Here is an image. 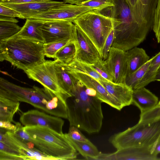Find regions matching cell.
Listing matches in <instances>:
<instances>
[{"label":"cell","instance_id":"obj_1","mask_svg":"<svg viewBox=\"0 0 160 160\" xmlns=\"http://www.w3.org/2000/svg\"><path fill=\"white\" fill-rule=\"evenodd\" d=\"M66 100L68 119L70 126H74L89 133L100 130L103 116L102 102L88 94L85 86L78 80Z\"/></svg>","mask_w":160,"mask_h":160},{"label":"cell","instance_id":"obj_2","mask_svg":"<svg viewBox=\"0 0 160 160\" xmlns=\"http://www.w3.org/2000/svg\"><path fill=\"white\" fill-rule=\"evenodd\" d=\"M113 1L111 18L114 38L111 47L127 51L143 41L150 28L136 21L126 0Z\"/></svg>","mask_w":160,"mask_h":160},{"label":"cell","instance_id":"obj_3","mask_svg":"<svg viewBox=\"0 0 160 160\" xmlns=\"http://www.w3.org/2000/svg\"><path fill=\"white\" fill-rule=\"evenodd\" d=\"M0 88L19 102L29 103L50 115L68 119L66 101L44 88L22 87L0 78Z\"/></svg>","mask_w":160,"mask_h":160},{"label":"cell","instance_id":"obj_4","mask_svg":"<svg viewBox=\"0 0 160 160\" xmlns=\"http://www.w3.org/2000/svg\"><path fill=\"white\" fill-rule=\"evenodd\" d=\"M44 42L14 36L0 41V61L23 71L44 62Z\"/></svg>","mask_w":160,"mask_h":160},{"label":"cell","instance_id":"obj_5","mask_svg":"<svg viewBox=\"0 0 160 160\" xmlns=\"http://www.w3.org/2000/svg\"><path fill=\"white\" fill-rule=\"evenodd\" d=\"M29 141L38 150L53 160L76 159L79 152L66 137L49 128L35 126H24Z\"/></svg>","mask_w":160,"mask_h":160},{"label":"cell","instance_id":"obj_6","mask_svg":"<svg viewBox=\"0 0 160 160\" xmlns=\"http://www.w3.org/2000/svg\"><path fill=\"white\" fill-rule=\"evenodd\" d=\"M160 139V119L139 122L114 134L109 142L117 150L133 147H151Z\"/></svg>","mask_w":160,"mask_h":160},{"label":"cell","instance_id":"obj_7","mask_svg":"<svg viewBox=\"0 0 160 160\" xmlns=\"http://www.w3.org/2000/svg\"><path fill=\"white\" fill-rule=\"evenodd\" d=\"M72 22L91 40L101 56L106 40L113 29L112 19L93 10L82 14Z\"/></svg>","mask_w":160,"mask_h":160},{"label":"cell","instance_id":"obj_8","mask_svg":"<svg viewBox=\"0 0 160 160\" xmlns=\"http://www.w3.org/2000/svg\"><path fill=\"white\" fill-rule=\"evenodd\" d=\"M54 61L45 60L42 63L24 70L29 78L39 82L44 88L66 100L71 95L60 86L54 67Z\"/></svg>","mask_w":160,"mask_h":160},{"label":"cell","instance_id":"obj_9","mask_svg":"<svg viewBox=\"0 0 160 160\" xmlns=\"http://www.w3.org/2000/svg\"><path fill=\"white\" fill-rule=\"evenodd\" d=\"M93 10L92 8L80 5L68 4L63 2L28 18L43 22L53 20H64L73 22L82 14Z\"/></svg>","mask_w":160,"mask_h":160},{"label":"cell","instance_id":"obj_10","mask_svg":"<svg viewBox=\"0 0 160 160\" xmlns=\"http://www.w3.org/2000/svg\"><path fill=\"white\" fill-rule=\"evenodd\" d=\"M44 22L39 29L44 43L65 40L74 41L76 26L72 22L53 20Z\"/></svg>","mask_w":160,"mask_h":160},{"label":"cell","instance_id":"obj_11","mask_svg":"<svg viewBox=\"0 0 160 160\" xmlns=\"http://www.w3.org/2000/svg\"><path fill=\"white\" fill-rule=\"evenodd\" d=\"M20 121L24 126H42L60 134H63L62 127L64 121L61 118L43 111L33 109L23 112L20 115Z\"/></svg>","mask_w":160,"mask_h":160},{"label":"cell","instance_id":"obj_12","mask_svg":"<svg viewBox=\"0 0 160 160\" xmlns=\"http://www.w3.org/2000/svg\"><path fill=\"white\" fill-rule=\"evenodd\" d=\"M74 42L76 53L74 59L91 65L102 60L91 40L75 25Z\"/></svg>","mask_w":160,"mask_h":160},{"label":"cell","instance_id":"obj_13","mask_svg":"<svg viewBox=\"0 0 160 160\" xmlns=\"http://www.w3.org/2000/svg\"><path fill=\"white\" fill-rule=\"evenodd\" d=\"M104 62L111 75L113 82L126 84L127 76L126 51L111 47L108 57Z\"/></svg>","mask_w":160,"mask_h":160},{"label":"cell","instance_id":"obj_14","mask_svg":"<svg viewBox=\"0 0 160 160\" xmlns=\"http://www.w3.org/2000/svg\"><path fill=\"white\" fill-rule=\"evenodd\" d=\"M152 147H130L111 153L100 152L96 160H160V157L152 153Z\"/></svg>","mask_w":160,"mask_h":160},{"label":"cell","instance_id":"obj_15","mask_svg":"<svg viewBox=\"0 0 160 160\" xmlns=\"http://www.w3.org/2000/svg\"><path fill=\"white\" fill-rule=\"evenodd\" d=\"M69 72L85 87L93 89L96 93V97L102 102L105 103L118 110H121L123 108L121 105L109 94L97 80L87 74Z\"/></svg>","mask_w":160,"mask_h":160},{"label":"cell","instance_id":"obj_16","mask_svg":"<svg viewBox=\"0 0 160 160\" xmlns=\"http://www.w3.org/2000/svg\"><path fill=\"white\" fill-rule=\"evenodd\" d=\"M63 2L52 1L50 2H37L21 4L1 2H0V4L18 11L21 13L23 19H27Z\"/></svg>","mask_w":160,"mask_h":160},{"label":"cell","instance_id":"obj_17","mask_svg":"<svg viewBox=\"0 0 160 160\" xmlns=\"http://www.w3.org/2000/svg\"><path fill=\"white\" fill-rule=\"evenodd\" d=\"M98 81L123 108L132 104L133 90L126 84L116 83L107 80Z\"/></svg>","mask_w":160,"mask_h":160},{"label":"cell","instance_id":"obj_18","mask_svg":"<svg viewBox=\"0 0 160 160\" xmlns=\"http://www.w3.org/2000/svg\"><path fill=\"white\" fill-rule=\"evenodd\" d=\"M20 103L4 90L0 88V121L15 123L13 116L19 109Z\"/></svg>","mask_w":160,"mask_h":160},{"label":"cell","instance_id":"obj_19","mask_svg":"<svg viewBox=\"0 0 160 160\" xmlns=\"http://www.w3.org/2000/svg\"><path fill=\"white\" fill-rule=\"evenodd\" d=\"M159 102L158 98L145 87L133 90L132 104L139 108L141 113L154 107Z\"/></svg>","mask_w":160,"mask_h":160},{"label":"cell","instance_id":"obj_20","mask_svg":"<svg viewBox=\"0 0 160 160\" xmlns=\"http://www.w3.org/2000/svg\"><path fill=\"white\" fill-rule=\"evenodd\" d=\"M127 76L129 75L145 64L150 59L145 50L135 47L126 51Z\"/></svg>","mask_w":160,"mask_h":160},{"label":"cell","instance_id":"obj_21","mask_svg":"<svg viewBox=\"0 0 160 160\" xmlns=\"http://www.w3.org/2000/svg\"><path fill=\"white\" fill-rule=\"evenodd\" d=\"M54 67L60 86L71 95V91L78 80L67 70L64 63L55 60Z\"/></svg>","mask_w":160,"mask_h":160},{"label":"cell","instance_id":"obj_22","mask_svg":"<svg viewBox=\"0 0 160 160\" xmlns=\"http://www.w3.org/2000/svg\"><path fill=\"white\" fill-rule=\"evenodd\" d=\"M44 22L36 20L27 18L21 30L14 36L44 43V38L39 29Z\"/></svg>","mask_w":160,"mask_h":160},{"label":"cell","instance_id":"obj_23","mask_svg":"<svg viewBox=\"0 0 160 160\" xmlns=\"http://www.w3.org/2000/svg\"><path fill=\"white\" fill-rule=\"evenodd\" d=\"M65 135L79 153L86 159L96 160L99 155L101 152L91 142H83L75 141L67 137L65 133Z\"/></svg>","mask_w":160,"mask_h":160},{"label":"cell","instance_id":"obj_24","mask_svg":"<svg viewBox=\"0 0 160 160\" xmlns=\"http://www.w3.org/2000/svg\"><path fill=\"white\" fill-rule=\"evenodd\" d=\"M160 66V52L152 58L147 72L134 90L145 87L150 82L155 81V76Z\"/></svg>","mask_w":160,"mask_h":160},{"label":"cell","instance_id":"obj_25","mask_svg":"<svg viewBox=\"0 0 160 160\" xmlns=\"http://www.w3.org/2000/svg\"><path fill=\"white\" fill-rule=\"evenodd\" d=\"M67 70L69 71L80 72L90 75L98 80H107L102 78L89 64L74 59L68 64H65ZM108 81V80H107Z\"/></svg>","mask_w":160,"mask_h":160},{"label":"cell","instance_id":"obj_26","mask_svg":"<svg viewBox=\"0 0 160 160\" xmlns=\"http://www.w3.org/2000/svg\"><path fill=\"white\" fill-rule=\"evenodd\" d=\"M76 53V49L74 42L71 41L56 52L54 58L62 63L68 64L74 59Z\"/></svg>","mask_w":160,"mask_h":160},{"label":"cell","instance_id":"obj_27","mask_svg":"<svg viewBox=\"0 0 160 160\" xmlns=\"http://www.w3.org/2000/svg\"><path fill=\"white\" fill-rule=\"evenodd\" d=\"M152 60V58L132 74L127 76L126 79V84L134 90L147 72Z\"/></svg>","mask_w":160,"mask_h":160},{"label":"cell","instance_id":"obj_28","mask_svg":"<svg viewBox=\"0 0 160 160\" xmlns=\"http://www.w3.org/2000/svg\"><path fill=\"white\" fill-rule=\"evenodd\" d=\"M21 28L16 23L0 21V41L8 39L14 36L20 32Z\"/></svg>","mask_w":160,"mask_h":160},{"label":"cell","instance_id":"obj_29","mask_svg":"<svg viewBox=\"0 0 160 160\" xmlns=\"http://www.w3.org/2000/svg\"><path fill=\"white\" fill-rule=\"evenodd\" d=\"M0 160H25L19 151L0 142Z\"/></svg>","mask_w":160,"mask_h":160},{"label":"cell","instance_id":"obj_30","mask_svg":"<svg viewBox=\"0 0 160 160\" xmlns=\"http://www.w3.org/2000/svg\"><path fill=\"white\" fill-rule=\"evenodd\" d=\"M158 0H141L144 19L152 27L154 13Z\"/></svg>","mask_w":160,"mask_h":160},{"label":"cell","instance_id":"obj_31","mask_svg":"<svg viewBox=\"0 0 160 160\" xmlns=\"http://www.w3.org/2000/svg\"><path fill=\"white\" fill-rule=\"evenodd\" d=\"M71 41L65 40L54 42L44 43L43 45L45 56L54 58L56 52L61 48Z\"/></svg>","mask_w":160,"mask_h":160},{"label":"cell","instance_id":"obj_32","mask_svg":"<svg viewBox=\"0 0 160 160\" xmlns=\"http://www.w3.org/2000/svg\"><path fill=\"white\" fill-rule=\"evenodd\" d=\"M89 65L102 78L109 81L113 82L111 75L105 64L104 61L101 60Z\"/></svg>","mask_w":160,"mask_h":160},{"label":"cell","instance_id":"obj_33","mask_svg":"<svg viewBox=\"0 0 160 160\" xmlns=\"http://www.w3.org/2000/svg\"><path fill=\"white\" fill-rule=\"evenodd\" d=\"M114 4L113 0H91L79 5L94 10H100L107 7L113 6Z\"/></svg>","mask_w":160,"mask_h":160},{"label":"cell","instance_id":"obj_34","mask_svg":"<svg viewBox=\"0 0 160 160\" xmlns=\"http://www.w3.org/2000/svg\"><path fill=\"white\" fill-rule=\"evenodd\" d=\"M152 27L158 43H160V0H158L155 9Z\"/></svg>","mask_w":160,"mask_h":160},{"label":"cell","instance_id":"obj_35","mask_svg":"<svg viewBox=\"0 0 160 160\" xmlns=\"http://www.w3.org/2000/svg\"><path fill=\"white\" fill-rule=\"evenodd\" d=\"M136 20L140 21L143 19L142 7L141 0H126Z\"/></svg>","mask_w":160,"mask_h":160},{"label":"cell","instance_id":"obj_36","mask_svg":"<svg viewBox=\"0 0 160 160\" xmlns=\"http://www.w3.org/2000/svg\"><path fill=\"white\" fill-rule=\"evenodd\" d=\"M160 119V105H157L152 108L141 113L138 122H147Z\"/></svg>","mask_w":160,"mask_h":160},{"label":"cell","instance_id":"obj_37","mask_svg":"<svg viewBox=\"0 0 160 160\" xmlns=\"http://www.w3.org/2000/svg\"><path fill=\"white\" fill-rule=\"evenodd\" d=\"M65 134L68 137L75 141L83 142H90L82 133L78 128L74 126H70L68 133Z\"/></svg>","mask_w":160,"mask_h":160},{"label":"cell","instance_id":"obj_38","mask_svg":"<svg viewBox=\"0 0 160 160\" xmlns=\"http://www.w3.org/2000/svg\"><path fill=\"white\" fill-rule=\"evenodd\" d=\"M114 38L113 29L108 37L103 48L101 57L103 61L107 58L110 50L112 47Z\"/></svg>","mask_w":160,"mask_h":160},{"label":"cell","instance_id":"obj_39","mask_svg":"<svg viewBox=\"0 0 160 160\" xmlns=\"http://www.w3.org/2000/svg\"><path fill=\"white\" fill-rule=\"evenodd\" d=\"M0 15L23 19L22 16L19 12L1 4H0Z\"/></svg>","mask_w":160,"mask_h":160},{"label":"cell","instance_id":"obj_40","mask_svg":"<svg viewBox=\"0 0 160 160\" xmlns=\"http://www.w3.org/2000/svg\"><path fill=\"white\" fill-rule=\"evenodd\" d=\"M20 124L18 122L13 123L7 121H0V128L9 131H14Z\"/></svg>","mask_w":160,"mask_h":160},{"label":"cell","instance_id":"obj_41","mask_svg":"<svg viewBox=\"0 0 160 160\" xmlns=\"http://www.w3.org/2000/svg\"><path fill=\"white\" fill-rule=\"evenodd\" d=\"M52 1L51 0H0V2L21 4L37 2H50Z\"/></svg>","mask_w":160,"mask_h":160},{"label":"cell","instance_id":"obj_42","mask_svg":"<svg viewBox=\"0 0 160 160\" xmlns=\"http://www.w3.org/2000/svg\"><path fill=\"white\" fill-rule=\"evenodd\" d=\"M151 152L153 155L155 156H158V155L160 153V139L152 146Z\"/></svg>","mask_w":160,"mask_h":160},{"label":"cell","instance_id":"obj_43","mask_svg":"<svg viewBox=\"0 0 160 160\" xmlns=\"http://www.w3.org/2000/svg\"><path fill=\"white\" fill-rule=\"evenodd\" d=\"M91 0H63L65 3L79 5Z\"/></svg>","mask_w":160,"mask_h":160},{"label":"cell","instance_id":"obj_44","mask_svg":"<svg viewBox=\"0 0 160 160\" xmlns=\"http://www.w3.org/2000/svg\"><path fill=\"white\" fill-rule=\"evenodd\" d=\"M0 21H4L12 22L17 23L18 21L14 18L0 15Z\"/></svg>","mask_w":160,"mask_h":160},{"label":"cell","instance_id":"obj_45","mask_svg":"<svg viewBox=\"0 0 160 160\" xmlns=\"http://www.w3.org/2000/svg\"><path fill=\"white\" fill-rule=\"evenodd\" d=\"M155 81H160V69L158 71L155 75Z\"/></svg>","mask_w":160,"mask_h":160},{"label":"cell","instance_id":"obj_46","mask_svg":"<svg viewBox=\"0 0 160 160\" xmlns=\"http://www.w3.org/2000/svg\"><path fill=\"white\" fill-rule=\"evenodd\" d=\"M158 105H160V101H159V102H158Z\"/></svg>","mask_w":160,"mask_h":160},{"label":"cell","instance_id":"obj_47","mask_svg":"<svg viewBox=\"0 0 160 160\" xmlns=\"http://www.w3.org/2000/svg\"><path fill=\"white\" fill-rule=\"evenodd\" d=\"M160 66L158 70H160Z\"/></svg>","mask_w":160,"mask_h":160}]
</instances>
